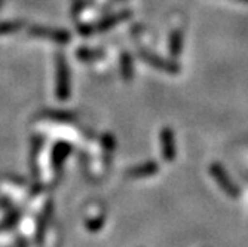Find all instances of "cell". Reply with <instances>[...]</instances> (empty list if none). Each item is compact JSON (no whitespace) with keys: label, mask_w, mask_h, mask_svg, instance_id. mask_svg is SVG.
Instances as JSON below:
<instances>
[{"label":"cell","mask_w":248,"mask_h":247,"mask_svg":"<svg viewBox=\"0 0 248 247\" xmlns=\"http://www.w3.org/2000/svg\"><path fill=\"white\" fill-rule=\"evenodd\" d=\"M210 173L213 174V177L216 179L217 185L226 192V195H229L231 198H238L239 197V188L232 182V179L229 177V174L226 173L220 164H213L210 165Z\"/></svg>","instance_id":"cell-1"},{"label":"cell","mask_w":248,"mask_h":247,"mask_svg":"<svg viewBox=\"0 0 248 247\" xmlns=\"http://www.w3.org/2000/svg\"><path fill=\"white\" fill-rule=\"evenodd\" d=\"M161 150L164 160L171 163L175 160L177 155V148H175V139H174V132L170 128H162L161 130Z\"/></svg>","instance_id":"cell-2"},{"label":"cell","mask_w":248,"mask_h":247,"mask_svg":"<svg viewBox=\"0 0 248 247\" xmlns=\"http://www.w3.org/2000/svg\"><path fill=\"white\" fill-rule=\"evenodd\" d=\"M58 75H60V81H58V88H57V94L61 100H65L70 96V76H69V69L64 64V60L60 61L58 64Z\"/></svg>","instance_id":"cell-3"},{"label":"cell","mask_w":248,"mask_h":247,"mask_svg":"<svg viewBox=\"0 0 248 247\" xmlns=\"http://www.w3.org/2000/svg\"><path fill=\"white\" fill-rule=\"evenodd\" d=\"M30 33L39 37H48L49 40L57 43H67L70 40V34L64 30H48L45 27H37V29H30Z\"/></svg>","instance_id":"cell-4"},{"label":"cell","mask_w":248,"mask_h":247,"mask_svg":"<svg viewBox=\"0 0 248 247\" xmlns=\"http://www.w3.org/2000/svg\"><path fill=\"white\" fill-rule=\"evenodd\" d=\"M157 170H159V165H157L155 161H147L144 164H140V165H135V167L129 168L128 170V176L132 177V179L149 177V176L156 174Z\"/></svg>","instance_id":"cell-5"},{"label":"cell","mask_w":248,"mask_h":247,"mask_svg":"<svg viewBox=\"0 0 248 247\" xmlns=\"http://www.w3.org/2000/svg\"><path fill=\"white\" fill-rule=\"evenodd\" d=\"M141 55H143V58L147 61V64L156 67V69H159V70H165V72H170V73H177V72L180 70L177 64L170 63V61H167V60H162V58L156 57V55H153V54L143 52Z\"/></svg>","instance_id":"cell-6"},{"label":"cell","mask_w":248,"mask_h":247,"mask_svg":"<svg viewBox=\"0 0 248 247\" xmlns=\"http://www.w3.org/2000/svg\"><path fill=\"white\" fill-rule=\"evenodd\" d=\"M72 152V146L67 143H58L55 145V149L52 152V165L54 168H60L64 163V160L69 156V153Z\"/></svg>","instance_id":"cell-7"},{"label":"cell","mask_w":248,"mask_h":247,"mask_svg":"<svg viewBox=\"0 0 248 247\" xmlns=\"http://www.w3.org/2000/svg\"><path fill=\"white\" fill-rule=\"evenodd\" d=\"M125 16H126V14H119V15H116V16H111V18L103 19V21H100L98 24L95 26V29L89 30V33H94V32H104V30H107V29H110L111 26H113L115 22H119V21H122Z\"/></svg>","instance_id":"cell-8"},{"label":"cell","mask_w":248,"mask_h":247,"mask_svg":"<svg viewBox=\"0 0 248 247\" xmlns=\"http://www.w3.org/2000/svg\"><path fill=\"white\" fill-rule=\"evenodd\" d=\"M182 45H183V39H182V33L180 32H174L171 34V42H170V49L174 55H178L180 51H182Z\"/></svg>","instance_id":"cell-9"},{"label":"cell","mask_w":248,"mask_h":247,"mask_svg":"<svg viewBox=\"0 0 248 247\" xmlns=\"http://www.w3.org/2000/svg\"><path fill=\"white\" fill-rule=\"evenodd\" d=\"M19 22H5V24H2V27L5 29H0V33H11V32H15L18 30L19 27Z\"/></svg>","instance_id":"cell-10"},{"label":"cell","mask_w":248,"mask_h":247,"mask_svg":"<svg viewBox=\"0 0 248 247\" xmlns=\"http://www.w3.org/2000/svg\"><path fill=\"white\" fill-rule=\"evenodd\" d=\"M122 64H124V70H122L124 76H125V78H131V75H132V67H131L129 58L126 60V57H124V58H122Z\"/></svg>","instance_id":"cell-11"},{"label":"cell","mask_w":248,"mask_h":247,"mask_svg":"<svg viewBox=\"0 0 248 247\" xmlns=\"http://www.w3.org/2000/svg\"><path fill=\"white\" fill-rule=\"evenodd\" d=\"M239 2H245V3H248V0H239Z\"/></svg>","instance_id":"cell-12"}]
</instances>
